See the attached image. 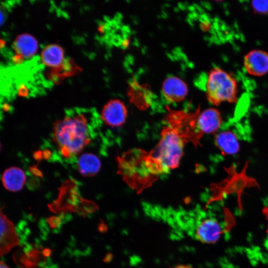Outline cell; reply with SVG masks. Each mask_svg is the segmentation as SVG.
Here are the masks:
<instances>
[{"instance_id": "1", "label": "cell", "mask_w": 268, "mask_h": 268, "mask_svg": "<svg viewBox=\"0 0 268 268\" xmlns=\"http://www.w3.org/2000/svg\"><path fill=\"white\" fill-rule=\"evenodd\" d=\"M165 120L185 143H192L196 148L201 146L200 141L204 135L216 134L222 123L217 109L201 111L200 106L191 113L168 108Z\"/></svg>"}, {"instance_id": "2", "label": "cell", "mask_w": 268, "mask_h": 268, "mask_svg": "<svg viewBox=\"0 0 268 268\" xmlns=\"http://www.w3.org/2000/svg\"><path fill=\"white\" fill-rule=\"evenodd\" d=\"M118 173L133 190L140 193L150 187L166 173L162 165L151 151L134 148L117 158Z\"/></svg>"}, {"instance_id": "3", "label": "cell", "mask_w": 268, "mask_h": 268, "mask_svg": "<svg viewBox=\"0 0 268 268\" xmlns=\"http://www.w3.org/2000/svg\"><path fill=\"white\" fill-rule=\"evenodd\" d=\"M90 131L84 115L66 116L54 124L52 137L61 154L70 158L78 154L90 142Z\"/></svg>"}, {"instance_id": "4", "label": "cell", "mask_w": 268, "mask_h": 268, "mask_svg": "<svg viewBox=\"0 0 268 268\" xmlns=\"http://www.w3.org/2000/svg\"><path fill=\"white\" fill-rule=\"evenodd\" d=\"M207 100L214 106L224 102L230 103L238 101V86L235 77L231 72L218 67L209 72L206 82Z\"/></svg>"}, {"instance_id": "5", "label": "cell", "mask_w": 268, "mask_h": 268, "mask_svg": "<svg viewBox=\"0 0 268 268\" xmlns=\"http://www.w3.org/2000/svg\"><path fill=\"white\" fill-rule=\"evenodd\" d=\"M161 138L151 152L162 165L166 173L179 166L185 142L169 126L164 127Z\"/></svg>"}, {"instance_id": "6", "label": "cell", "mask_w": 268, "mask_h": 268, "mask_svg": "<svg viewBox=\"0 0 268 268\" xmlns=\"http://www.w3.org/2000/svg\"><path fill=\"white\" fill-rule=\"evenodd\" d=\"M226 230L216 218L206 217L197 222L194 235L195 238L201 242L214 244L219 240Z\"/></svg>"}, {"instance_id": "7", "label": "cell", "mask_w": 268, "mask_h": 268, "mask_svg": "<svg viewBox=\"0 0 268 268\" xmlns=\"http://www.w3.org/2000/svg\"><path fill=\"white\" fill-rule=\"evenodd\" d=\"M101 117L103 122L112 127H119L125 122L127 110L125 104L118 99L111 100L102 110Z\"/></svg>"}, {"instance_id": "8", "label": "cell", "mask_w": 268, "mask_h": 268, "mask_svg": "<svg viewBox=\"0 0 268 268\" xmlns=\"http://www.w3.org/2000/svg\"><path fill=\"white\" fill-rule=\"evenodd\" d=\"M244 66L247 72L255 76H262L268 72V53L255 49L248 52L244 58Z\"/></svg>"}, {"instance_id": "9", "label": "cell", "mask_w": 268, "mask_h": 268, "mask_svg": "<svg viewBox=\"0 0 268 268\" xmlns=\"http://www.w3.org/2000/svg\"><path fill=\"white\" fill-rule=\"evenodd\" d=\"M0 255L7 254L19 243L13 223L0 212Z\"/></svg>"}, {"instance_id": "10", "label": "cell", "mask_w": 268, "mask_h": 268, "mask_svg": "<svg viewBox=\"0 0 268 268\" xmlns=\"http://www.w3.org/2000/svg\"><path fill=\"white\" fill-rule=\"evenodd\" d=\"M188 92L186 83L176 76H169L164 81L162 93L164 98L170 102H177L185 98Z\"/></svg>"}, {"instance_id": "11", "label": "cell", "mask_w": 268, "mask_h": 268, "mask_svg": "<svg viewBox=\"0 0 268 268\" xmlns=\"http://www.w3.org/2000/svg\"><path fill=\"white\" fill-rule=\"evenodd\" d=\"M214 143L224 155H234L240 149L238 136L234 132L230 130H226L215 134Z\"/></svg>"}, {"instance_id": "12", "label": "cell", "mask_w": 268, "mask_h": 268, "mask_svg": "<svg viewBox=\"0 0 268 268\" xmlns=\"http://www.w3.org/2000/svg\"><path fill=\"white\" fill-rule=\"evenodd\" d=\"M13 47L19 57L29 58L37 51V40L29 34L24 33L18 36L13 42Z\"/></svg>"}, {"instance_id": "13", "label": "cell", "mask_w": 268, "mask_h": 268, "mask_svg": "<svg viewBox=\"0 0 268 268\" xmlns=\"http://www.w3.org/2000/svg\"><path fill=\"white\" fill-rule=\"evenodd\" d=\"M1 179L3 185L7 190L17 192L22 189L26 176L20 168L11 167L4 171Z\"/></svg>"}, {"instance_id": "14", "label": "cell", "mask_w": 268, "mask_h": 268, "mask_svg": "<svg viewBox=\"0 0 268 268\" xmlns=\"http://www.w3.org/2000/svg\"><path fill=\"white\" fill-rule=\"evenodd\" d=\"M77 167L81 175L91 177L98 172L101 167V162L96 155L86 153L79 157L77 162Z\"/></svg>"}, {"instance_id": "15", "label": "cell", "mask_w": 268, "mask_h": 268, "mask_svg": "<svg viewBox=\"0 0 268 268\" xmlns=\"http://www.w3.org/2000/svg\"><path fill=\"white\" fill-rule=\"evenodd\" d=\"M64 58V50L58 44L48 45L41 53V61L44 65L49 67L59 66L63 63Z\"/></svg>"}, {"instance_id": "16", "label": "cell", "mask_w": 268, "mask_h": 268, "mask_svg": "<svg viewBox=\"0 0 268 268\" xmlns=\"http://www.w3.org/2000/svg\"><path fill=\"white\" fill-rule=\"evenodd\" d=\"M250 5L255 13L264 14L268 13V0H253Z\"/></svg>"}, {"instance_id": "17", "label": "cell", "mask_w": 268, "mask_h": 268, "mask_svg": "<svg viewBox=\"0 0 268 268\" xmlns=\"http://www.w3.org/2000/svg\"><path fill=\"white\" fill-rule=\"evenodd\" d=\"M262 213L263 215L265 216V218L267 221L268 229L267 230V233L268 234V206H265L263 207L262 209Z\"/></svg>"}, {"instance_id": "18", "label": "cell", "mask_w": 268, "mask_h": 268, "mask_svg": "<svg viewBox=\"0 0 268 268\" xmlns=\"http://www.w3.org/2000/svg\"><path fill=\"white\" fill-rule=\"evenodd\" d=\"M170 268H193L191 267L185 265H179L178 266Z\"/></svg>"}, {"instance_id": "19", "label": "cell", "mask_w": 268, "mask_h": 268, "mask_svg": "<svg viewBox=\"0 0 268 268\" xmlns=\"http://www.w3.org/2000/svg\"><path fill=\"white\" fill-rule=\"evenodd\" d=\"M0 268H9L2 261L0 262Z\"/></svg>"}]
</instances>
